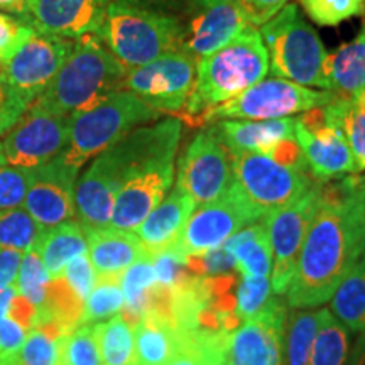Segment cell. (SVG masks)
Masks as SVG:
<instances>
[{"mask_svg":"<svg viewBox=\"0 0 365 365\" xmlns=\"http://www.w3.org/2000/svg\"><path fill=\"white\" fill-rule=\"evenodd\" d=\"M352 181L354 175H350L319 186L317 212L286 291L291 308L309 309L330 301L350 269L360 261Z\"/></svg>","mask_w":365,"mask_h":365,"instance_id":"1","label":"cell"},{"mask_svg":"<svg viewBox=\"0 0 365 365\" xmlns=\"http://www.w3.org/2000/svg\"><path fill=\"white\" fill-rule=\"evenodd\" d=\"M182 122L168 117L154 125L137 127L91 161L76 181V215L85 230L110 225L115 198L129 173L140 161L170 145H180Z\"/></svg>","mask_w":365,"mask_h":365,"instance_id":"2","label":"cell"},{"mask_svg":"<svg viewBox=\"0 0 365 365\" xmlns=\"http://www.w3.org/2000/svg\"><path fill=\"white\" fill-rule=\"evenodd\" d=\"M267 71L269 56L261 33L254 26L245 27L217 53L198 59L193 90L178 118L196 127L205 112L259 83Z\"/></svg>","mask_w":365,"mask_h":365,"instance_id":"3","label":"cell"},{"mask_svg":"<svg viewBox=\"0 0 365 365\" xmlns=\"http://www.w3.org/2000/svg\"><path fill=\"white\" fill-rule=\"evenodd\" d=\"M127 70L108 51L98 34L73 39V48L36 105L61 117L85 110L108 95L125 90Z\"/></svg>","mask_w":365,"mask_h":365,"instance_id":"4","label":"cell"},{"mask_svg":"<svg viewBox=\"0 0 365 365\" xmlns=\"http://www.w3.org/2000/svg\"><path fill=\"white\" fill-rule=\"evenodd\" d=\"M112 56L127 71L181 51L182 24L176 17L124 2H108L98 29Z\"/></svg>","mask_w":365,"mask_h":365,"instance_id":"5","label":"cell"},{"mask_svg":"<svg viewBox=\"0 0 365 365\" xmlns=\"http://www.w3.org/2000/svg\"><path fill=\"white\" fill-rule=\"evenodd\" d=\"M161 115L132 91H115L102 102L73 113L70 139L59 156L70 166L81 170L91 158L112 148L129 132L158 120Z\"/></svg>","mask_w":365,"mask_h":365,"instance_id":"6","label":"cell"},{"mask_svg":"<svg viewBox=\"0 0 365 365\" xmlns=\"http://www.w3.org/2000/svg\"><path fill=\"white\" fill-rule=\"evenodd\" d=\"M259 33L267 49L272 75L307 88L330 91L325 73L328 53L296 4L282 7L261 26Z\"/></svg>","mask_w":365,"mask_h":365,"instance_id":"7","label":"cell"},{"mask_svg":"<svg viewBox=\"0 0 365 365\" xmlns=\"http://www.w3.org/2000/svg\"><path fill=\"white\" fill-rule=\"evenodd\" d=\"M336 95L313 90L282 78L261 80L225 103L203 113L196 127L220 120H276L330 103Z\"/></svg>","mask_w":365,"mask_h":365,"instance_id":"8","label":"cell"},{"mask_svg":"<svg viewBox=\"0 0 365 365\" xmlns=\"http://www.w3.org/2000/svg\"><path fill=\"white\" fill-rule=\"evenodd\" d=\"M262 218L261 210L255 208L234 182L230 190L215 202L196 207L178 240L168 250L175 252L182 261L186 257L202 255L220 247L242 228Z\"/></svg>","mask_w":365,"mask_h":365,"instance_id":"9","label":"cell"},{"mask_svg":"<svg viewBox=\"0 0 365 365\" xmlns=\"http://www.w3.org/2000/svg\"><path fill=\"white\" fill-rule=\"evenodd\" d=\"M230 153L234 182L264 217L294 202L318 182L308 171L277 163L266 153Z\"/></svg>","mask_w":365,"mask_h":365,"instance_id":"10","label":"cell"},{"mask_svg":"<svg viewBox=\"0 0 365 365\" xmlns=\"http://www.w3.org/2000/svg\"><path fill=\"white\" fill-rule=\"evenodd\" d=\"M176 185L195 200L196 207L220 198L234 185L232 153L217 125L203 127L180 159Z\"/></svg>","mask_w":365,"mask_h":365,"instance_id":"11","label":"cell"},{"mask_svg":"<svg viewBox=\"0 0 365 365\" xmlns=\"http://www.w3.org/2000/svg\"><path fill=\"white\" fill-rule=\"evenodd\" d=\"M176 153L178 145L158 150L129 173L115 198L108 227L125 232L137 230L171 190Z\"/></svg>","mask_w":365,"mask_h":365,"instance_id":"12","label":"cell"},{"mask_svg":"<svg viewBox=\"0 0 365 365\" xmlns=\"http://www.w3.org/2000/svg\"><path fill=\"white\" fill-rule=\"evenodd\" d=\"M196 63L185 51L170 53L149 65L127 71L124 88L159 113L178 117L193 90Z\"/></svg>","mask_w":365,"mask_h":365,"instance_id":"13","label":"cell"},{"mask_svg":"<svg viewBox=\"0 0 365 365\" xmlns=\"http://www.w3.org/2000/svg\"><path fill=\"white\" fill-rule=\"evenodd\" d=\"M319 186L322 182L318 181L294 202L262 218L272 249L271 286L276 294H284L293 279L304 237L318 207Z\"/></svg>","mask_w":365,"mask_h":365,"instance_id":"14","label":"cell"},{"mask_svg":"<svg viewBox=\"0 0 365 365\" xmlns=\"http://www.w3.org/2000/svg\"><path fill=\"white\" fill-rule=\"evenodd\" d=\"M70 139V117H61L31 103L19 120L4 134L6 163L34 170L53 161L66 149Z\"/></svg>","mask_w":365,"mask_h":365,"instance_id":"15","label":"cell"},{"mask_svg":"<svg viewBox=\"0 0 365 365\" xmlns=\"http://www.w3.org/2000/svg\"><path fill=\"white\" fill-rule=\"evenodd\" d=\"M73 48V39L31 29L2 63L9 83L27 103H34L51 83Z\"/></svg>","mask_w":365,"mask_h":365,"instance_id":"16","label":"cell"},{"mask_svg":"<svg viewBox=\"0 0 365 365\" xmlns=\"http://www.w3.org/2000/svg\"><path fill=\"white\" fill-rule=\"evenodd\" d=\"M294 139L313 180L328 182L357 175L352 150L345 135L325 120L323 107L312 108L296 117Z\"/></svg>","mask_w":365,"mask_h":365,"instance_id":"17","label":"cell"},{"mask_svg":"<svg viewBox=\"0 0 365 365\" xmlns=\"http://www.w3.org/2000/svg\"><path fill=\"white\" fill-rule=\"evenodd\" d=\"M76 168L61 156L31 170V182L24 207L43 228H51L76 217Z\"/></svg>","mask_w":365,"mask_h":365,"instance_id":"18","label":"cell"},{"mask_svg":"<svg viewBox=\"0 0 365 365\" xmlns=\"http://www.w3.org/2000/svg\"><path fill=\"white\" fill-rule=\"evenodd\" d=\"M286 308L271 299L230 335L225 365H282Z\"/></svg>","mask_w":365,"mask_h":365,"instance_id":"19","label":"cell"},{"mask_svg":"<svg viewBox=\"0 0 365 365\" xmlns=\"http://www.w3.org/2000/svg\"><path fill=\"white\" fill-rule=\"evenodd\" d=\"M249 26L247 14L239 0L198 9L182 26L181 51L198 61L217 53Z\"/></svg>","mask_w":365,"mask_h":365,"instance_id":"20","label":"cell"},{"mask_svg":"<svg viewBox=\"0 0 365 365\" xmlns=\"http://www.w3.org/2000/svg\"><path fill=\"white\" fill-rule=\"evenodd\" d=\"M108 0H31L26 24L39 33L76 39L97 34Z\"/></svg>","mask_w":365,"mask_h":365,"instance_id":"21","label":"cell"},{"mask_svg":"<svg viewBox=\"0 0 365 365\" xmlns=\"http://www.w3.org/2000/svg\"><path fill=\"white\" fill-rule=\"evenodd\" d=\"M195 210V200L176 185L137 227L134 234L143 242L149 255L159 254L173 247Z\"/></svg>","mask_w":365,"mask_h":365,"instance_id":"22","label":"cell"},{"mask_svg":"<svg viewBox=\"0 0 365 365\" xmlns=\"http://www.w3.org/2000/svg\"><path fill=\"white\" fill-rule=\"evenodd\" d=\"M86 239L88 257L97 276H120L132 264L149 255L134 232L105 227L86 230Z\"/></svg>","mask_w":365,"mask_h":365,"instance_id":"23","label":"cell"},{"mask_svg":"<svg viewBox=\"0 0 365 365\" xmlns=\"http://www.w3.org/2000/svg\"><path fill=\"white\" fill-rule=\"evenodd\" d=\"M223 143L230 150L266 153L282 139H294L296 118L276 120H220L215 122Z\"/></svg>","mask_w":365,"mask_h":365,"instance_id":"24","label":"cell"},{"mask_svg":"<svg viewBox=\"0 0 365 365\" xmlns=\"http://www.w3.org/2000/svg\"><path fill=\"white\" fill-rule=\"evenodd\" d=\"M328 88L336 97L357 100L365 95V29L357 38L327 54Z\"/></svg>","mask_w":365,"mask_h":365,"instance_id":"25","label":"cell"},{"mask_svg":"<svg viewBox=\"0 0 365 365\" xmlns=\"http://www.w3.org/2000/svg\"><path fill=\"white\" fill-rule=\"evenodd\" d=\"M185 333L168 319L148 312L134 327L135 365H166L180 352Z\"/></svg>","mask_w":365,"mask_h":365,"instance_id":"26","label":"cell"},{"mask_svg":"<svg viewBox=\"0 0 365 365\" xmlns=\"http://www.w3.org/2000/svg\"><path fill=\"white\" fill-rule=\"evenodd\" d=\"M33 250L38 252L49 276H61L68 262L78 255L88 254L85 227L80 220H68L51 228H44Z\"/></svg>","mask_w":365,"mask_h":365,"instance_id":"27","label":"cell"},{"mask_svg":"<svg viewBox=\"0 0 365 365\" xmlns=\"http://www.w3.org/2000/svg\"><path fill=\"white\" fill-rule=\"evenodd\" d=\"M223 245L234 255L237 272L242 277H271L272 249L264 220L242 228Z\"/></svg>","mask_w":365,"mask_h":365,"instance_id":"28","label":"cell"},{"mask_svg":"<svg viewBox=\"0 0 365 365\" xmlns=\"http://www.w3.org/2000/svg\"><path fill=\"white\" fill-rule=\"evenodd\" d=\"M323 115L330 125H335L345 135L352 150L355 171H365V95L357 100L335 97L323 105Z\"/></svg>","mask_w":365,"mask_h":365,"instance_id":"29","label":"cell"},{"mask_svg":"<svg viewBox=\"0 0 365 365\" xmlns=\"http://www.w3.org/2000/svg\"><path fill=\"white\" fill-rule=\"evenodd\" d=\"M70 335L48 318H38L11 365H63V340Z\"/></svg>","mask_w":365,"mask_h":365,"instance_id":"30","label":"cell"},{"mask_svg":"<svg viewBox=\"0 0 365 365\" xmlns=\"http://www.w3.org/2000/svg\"><path fill=\"white\" fill-rule=\"evenodd\" d=\"M346 330L365 333V262L359 261L350 269L331 296V309Z\"/></svg>","mask_w":365,"mask_h":365,"instance_id":"31","label":"cell"},{"mask_svg":"<svg viewBox=\"0 0 365 365\" xmlns=\"http://www.w3.org/2000/svg\"><path fill=\"white\" fill-rule=\"evenodd\" d=\"M120 284L125 299L120 317L132 327H135V323L148 312L150 293L158 284L150 255H145L140 261L132 264L129 269H125L120 274Z\"/></svg>","mask_w":365,"mask_h":365,"instance_id":"32","label":"cell"},{"mask_svg":"<svg viewBox=\"0 0 365 365\" xmlns=\"http://www.w3.org/2000/svg\"><path fill=\"white\" fill-rule=\"evenodd\" d=\"M85 301L68 284L65 276L51 277L46 287L43 307L39 308L38 318H48L56 322L68 333L80 327L83 317Z\"/></svg>","mask_w":365,"mask_h":365,"instance_id":"33","label":"cell"},{"mask_svg":"<svg viewBox=\"0 0 365 365\" xmlns=\"http://www.w3.org/2000/svg\"><path fill=\"white\" fill-rule=\"evenodd\" d=\"M103 365H135L134 327L120 314L93 325Z\"/></svg>","mask_w":365,"mask_h":365,"instance_id":"34","label":"cell"},{"mask_svg":"<svg viewBox=\"0 0 365 365\" xmlns=\"http://www.w3.org/2000/svg\"><path fill=\"white\" fill-rule=\"evenodd\" d=\"M349 354V330L330 309L323 308L309 365H346Z\"/></svg>","mask_w":365,"mask_h":365,"instance_id":"35","label":"cell"},{"mask_svg":"<svg viewBox=\"0 0 365 365\" xmlns=\"http://www.w3.org/2000/svg\"><path fill=\"white\" fill-rule=\"evenodd\" d=\"M124 301L120 276H97L93 289L85 299L80 325H95L117 317L124 309Z\"/></svg>","mask_w":365,"mask_h":365,"instance_id":"36","label":"cell"},{"mask_svg":"<svg viewBox=\"0 0 365 365\" xmlns=\"http://www.w3.org/2000/svg\"><path fill=\"white\" fill-rule=\"evenodd\" d=\"M43 230L24 207L0 212V249L29 252L36 247Z\"/></svg>","mask_w":365,"mask_h":365,"instance_id":"37","label":"cell"},{"mask_svg":"<svg viewBox=\"0 0 365 365\" xmlns=\"http://www.w3.org/2000/svg\"><path fill=\"white\" fill-rule=\"evenodd\" d=\"M299 4L318 26L335 27L365 14V0H299Z\"/></svg>","mask_w":365,"mask_h":365,"instance_id":"38","label":"cell"},{"mask_svg":"<svg viewBox=\"0 0 365 365\" xmlns=\"http://www.w3.org/2000/svg\"><path fill=\"white\" fill-rule=\"evenodd\" d=\"M49 279H51V276L46 271L44 264L36 250H29V252L22 255L19 274H17L16 281L17 293L24 296L27 301H31L38 308V312L44 303L46 287H48Z\"/></svg>","mask_w":365,"mask_h":365,"instance_id":"39","label":"cell"},{"mask_svg":"<svg viewBox=\"0 0 365 365\" xmlns=\"http://www.w3.org/2000/svg\"><path fill=\"white\" fill-rule=\"evenodd\" d=\"M63 365H103L93 325H80L65 336Z\"/></svg>","mask_w":365,"mask_h":365,"instance_id":"40","label":"cell"},{"mask_svg":"<svg viewBox=\"0 0 365 365\" xmlns=\"http://www.w3.org/2000/svg\"><path fill=\"white\" fill-rule=\"evenodd\" d=\"M271 277H242L237 286V314L242 319L252 318L271 301Z\"/></svg>","mask_w":365,"mask_h":365,"instance_id":"41","label":"cell"},{"mask_svg":"<svg viewBox=\"0 0 365 365\" xmlns=\"http://www.w3.org/2000/svg\"><path fill=\"white\" fill-rule=\"evenodd\" d=\"M31 182V170L11 164L0 166V212L24 205Z\"/></svg>","mask_w":365,"mask_h":365,"instance_id":"42","label":"cell"},{"mask_svg":"<svg viewBox=\"0 0 365 365\" xmlns=\"http://www.w3.org/2000/svg\"><path fill=\"white\" fill-rule=\"evenodd\" d=\"M186 267L196 276H218V274L235 272V259L228 252L225 245L208 250L202 255L185 259Z\"/></svg>","mask_w":365,"mask_h":365,"instance_id":"43","label":"cell"},{"mask_svg":"<svg viewBox=\"0 0 365 365\" xmlns=\"http://www.w3.org/2000/svg\"><path fill=\"white\" fill-rule=\"evenodd\" d=\"M27 108H29V103L12 88L6 71L0 65V135L6 134Z\"/></svg>","mask_w":365,"mask_h":365,"instance_id":"44","label":"cell"},{"mask_svg":"<svg viewBox=\"0 0 365 365\" xmlns=\"http://www.w3.org/2000/svg\"><path fill=\"white\" fill-rule=\"evenodd\" d=\"M150 261H153L156 282L159 286L173 287L193 274L186 267L185 261L171 250H163V252L150 255Z\"/></svg>","mask_w":365,"mask_h":365,"instance_id":"45","label":"cell"},{"mask_svg":"<svg viewBox=\"0 0 365 365\" xmlns=\"http://www.w3.org/2000/svg\"><path fill=\"white\" fill-rule=\"evenodd\" d=\"M63 276L83 301L88 298L90 291L93 289L95 282H97V271H95L88 254L78 255L71 262H68L65 271H63Z\"/></svg>","mask_w":365,"mask_h":365,"instance_id":"46","label":"cell"},{"mask_svg":"<svg viewBox=\"0 0 365 365\" xmlns=\"http://www.w3.org/2000/svg\"><path fill=\"white\" fill-rule=\"evenodd\" d=\"M27 333L26 327L11 317L0 318V365H11L19 349L24 344Z\"/></svg>","mask_w":365,"mask_h":365,"instance_id":"47","label":"cell"},{"mask_svg":"<svg viewBox=\"0 0 365 365\" xmlns=\"http://www.w3.org/2000/svg\"><path fill=\"white\" fill-rule=\"evenodd\" d=\"M31 29L33 27L27 26L24 21L0 12V65L16 51L17 46L26 39Z\"/></svg>","mask_w":365,"mask_h":365,"instance_id":"48","label":"cell"},{"mask_svg":"<svg viewBox=\"0 0 365 365\" xmlns=\"http://www.w3.org/2000/svg\"><path fill=\"white\" fill-rule=\"evenodd\" d=\"M239 2L247 14L250 26H264L286 6L287 0H239Z\"/></svg>","mask_w":365,"mask_h":365,"instance_id":"49","label":"cell"},{"mask_svg":"<svg viewBox=\"0 0 365 365\" xmlns=\"http://www.w3.org/2000/svg\"><path fill=\"white\" fill-rule=\"evenodd\" d=\"M352 208L360 237V261L365 262V175H354Z\"/></svg>","mask_w":365,"mask_h":365,"instance_id":"50","label":"cell"},{"mask_svg":"<svg viewBox=\"0 0 365 365\" xmlns=\"http://www.w3.org/2000/svg\"><path fill=\"white\" fill-rule=\"evenodd\" d=\"M22 255L19 250L0 249V293L16 284Z\"/></svg>","mask_w":365,"mask_h":365,"instance_id":"51","label":"cell"},{"mask_svg":"<svg viewBox=\"0 0 365 365\" xmlns=\"http://www.w3.org/2000/svg\"><path fill=\"white\" fill-rule=\"evenodd\" d=\"M31 0H0V12H11L14 16H19L24 19L29 12Z\"/></svg>","mask_w":365,"mask_h":365,"instance_id":"52","label":"cell"},{"mask_svg":"<svg viewBox=\"0 0 365 365\" xmlns=\"http://www.w3.org/2000/svg\"><path fill=\"white\" fill-rule=\"evenodd\" d=\"M346 365H365V333L359 336L354 350L349 354Z\"/></svg>","mask_w":365,"mask_h":365,"instance_id":"53","label":"cell"},{"mask_svg":"<svg viewBox=\"0 0 365 365\" xmlns=\"http://www.w3.org/2000/svg\"><path fill=\"white\" fill-rule=\"evenodd\" d=\"M16 294H17L16 284L11 286V287H7L6 291H2V293H0V318L6 317L7 309H9V304H11V301H12V298Z\"/></svg>","mask_w":365,"mask_h":365,"instance_id":"54","label":"cell"},{"mask_svg":"<svg viewBox=\"0 0 365 365\" xmlns=\"http://www.w3.org/2000/svg\"><path fill=\"white\" fill-rule=\"evenodd\" d=\"M108 2H124L130 4V6L137 7H150V6H159V4H166L168 0H108Z\"/></svg>","mask_w":365,"mask_h":365,"instance_id":"55","label":"cell"},{"mask_svg":"<svg viewBox=\"0 0 365 365\" xmlns=\"http://www.w3.org/2000/svg\"><path fill=\"white\" fill-rule=\"evenodd\" d=\"M191 6L196 9H203L208 6H213V4H222V2H230V0H188Z\"/></svg>","mask_w":365,"mask_h":365,"instance_id":"56","label":"cell"},{"mask_svg":"<svg viewBox=\"0 0 365 365\" xmlns=\"http://www.w3.org/2000/svg\"><path fill=\"white\" fill-rule=\"evenodd\" d=\"M6 163V156H4V148H2V140H0V166H4Z\"/></svg>","mask_w":365,"mask_h":365,"instance_id":"57","label":"cell"},{"mask_svg":"<svg viewBox=\"0 0 365 365\" xmlns=\"http://www.w3.org/2000/svg\"><path fill=\"white\" fill-rule=\"evenodd\" d=\"M364 29H365V24H364Z\"/></svg>","mask_w":365,"mask_h":365,"instance_id":"58","label":"cell"}]
</instances>
